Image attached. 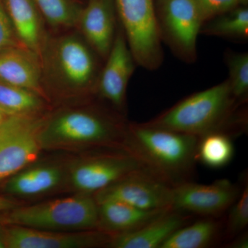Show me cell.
<instances>
[{
	"label": "cell",
	"instance_id": "cell-4",
	"mask_svg": "<svg viewBox=\"0 0 248 248\" xmlns=\"http://www.w3.org/2000/svg\"><path fill=\"white\" fill-rule=\"evenodd\" d=\"M127 127L95 112L67 111L46 122L41 133V144L45 149L123 147Z\"/></svg>",
	"mask_w": 248,
	"mask_h": 248
},
{
	"label": "cell",
	"instance_id": "cell-13",
	"mask_svg": "<svg viewBox=\"0 0 248 248\" xmlns=\"http://www.w3.org/2000/svg\"><path fill=\"white\" fill-rule=\"evenodd\" d=\"M190 218V215L169 209L138 229L112 235L107 247L160 248L174 232L187 225Z\"/></svg>",
	"mask_w": 248,
	"mask_h": 248
},
{
	"label": "cell",
	"instance_id": "cell-3",
	"mask_svg": "<svg viewBox=\"0 0 248 248\" xmlns=\"http://www.w3.org/2000/svg\"><path fill=\"white\" fill-rule=\"evenodd\" d=\"M0 217L4 226H17L58 232L98 230L99 205L88 194L17 206Z\"/></svg>",
	"mask_w": 248,
	"mask_h": 248
},
{
	"label": "cell",
	"instance_id": "cell-14",
	"mask_svg": "<svg viewBox=\"0 0 248 248\" xmlns=\"http://www.w3.org/2000/svg\"><path fill=\"white\" fill-rule=\"evenodd\" d=\"M0 79L46 98L41 82L40 65L36 54L23 46L0 52Z\"/></svg>",
	"mask_w": 248,
	"mask_h": 248
},
{
	"label": "cell",
	"instance_id": "cell-29",
	"mask_svg": "<svg viewBox=\"0 0 248 248\" xmlns=\"http://www.w3.org/2000/svg\"><path fill=\"white\" fill-rule=\"evenodd\" d=\"M17 206H19V204L16 203V202L10 200V199L0 196V213L8 211V210H11V209H14Z\"/></svg>",
	"mask_w": 248,
	"mask_h": 248
},
{
	"label": "cell",
	"instance_id": "cell-28",
	"mask_svg": "<svg viewBox=\"0 0 248 248\" xmlns=\"http://www.w3.org/2000/svg\"><path fill=\"white\" fill-rule=\"evenodd\" d=\"M16 46H23L16 36L14 27L5 9L4 3L0 0V52L5 49Z\"/></svg>",
	"mask_w": 248,
	"mask_h": 248
},
{
	"label": "cell",
	"instance_id": "cell-16",
	"mask_svg": "<svg viewBox=\"0 0 248 248\" xmlns=\"http://www.w3.org/2000/svg\"><path fill=\"white\" fill-rule=\"evenodd\" d=\"M56 59L62 77L72 87L84 89L92 82L94 59L81 41L74 37L63 39L58 45Z\"/></svg>",
	"mask_w": 248,
	"mask_h": 248
},
{
	"label": "cell",
	"instance_id": "cell-30",
	"mask_svg": "<svg viewBox=\"0 0 248 248\" xmlns=\"http://www.w3.org/2000/svg\"><path fill=\"white\" fill-rule=\"evenodd\" d=\"M230 248H248V235H243L239 236L237 239L233 241L231 245Z\"/></svg>",
	"mask_w": 248,
	"mask_h": 248
},
{
	"label": "cell",
	"instance_id": "cell-6",
	"mask_svg": "<svg viewBox=\"0 0 248 248\" xmlns=\"http://www.w3.org/2000/svg\"><path fill=\"white\" fill-rule=\"evenodd\" d=\"M46 122L37 113L9 115L0 122V182L20 172L38 157Z\"/></svg>",
	"mask_w": 248,
	"mask_h": 248
},
{
	"label": "cell",
	"instance_id": "cell-20",
	"mask_svg": "<svg viewBox=\"0 0 248 248\" xmlns=\"http://www.w3.org/2000/svg\"><path fill=\"white\" fill-rule=\"evenodd\" d=\"M219 231V223L213 218H204L178 229L160 248H207L217 240Z\"/></svg>",
	"mask_w": 248,
	"mask_h": 248
},
{
	"label": "cell",
	"instance_id": "cell-8",
	"mask_svg": "<svg viewBox=\"0 0 248 248\" xmlns=\"http://www.w3.org/2000/svg\"><path fill=\"white\" fill-rule=\"evenodd\" d=\"M172 186L147 169L125 176L95 193L97 203L106 200L124 202L142 210L171 209Z\"/></svg>",
	"mask_w": 248,
	"mask_h": 248
},
{
	"label": "cell",
	"instance_id": "cell-25",
	"mask_svg": "<svg viewBox=\"0 0 248 248\" xmlns=\"http://www.w3.org/2000/svg\"><path fill=\"white\" fill-rule=\"evenodd\" d=\"M37 9L52 25L71 27L78 22L79 13L69 0H33Z\"/></svg>",
	"mask_w": 248,
	"mask_h": 248
},
{
	"label": "cell",
	"instance_id": "cell-27",
	"mask_svg": "<svg viewBox=\"0 0 248 248\" xmlns=\"http://www.w3.org/2000/svg\"><path fill=\"white\" fill-rule=\"evenodd\" d=\"M203 22L232 11L241 4V0H193Z\"/></svg>",
	"mask_w": 248,
	"mask_h": 248
},
{
	"label": "cell",
	"instance_id": "cell-7",
	"mask_svg": "<svg viewBox=\"0 0 248 248\" xmlns=\"http://www.w3.org/2000/svg\"><path fill=\"white\" fill-rule=\"evenodd\" d=\"M156 14L162 40L183 61L195 62L204 22L193 0H159Z\"/></svg>",
	"mask_w": 248,
	"mask_h": 248
},
{
	"label": "cell",
	"instance_id": "cell-22",
	"mask_svg": "<svg viewBox=\"0 0 248 248\" xmlns=\"http://www.w3.org/2000/svg\"><path fill=\"white\" fill-rule=\"evenodd\" d=\"M201 33L235 40H246L248 36V10L237 7L204 23Z\"/></svg>",
	"mask_w": 248,
	"mask_h": 248
},
{
	"label": "cell",
	"instance_id": "cell-32",
	"mask_svg": "<svg viewBox=\"0 0 248 248\" xmlns=\"http://www.w3.org/2000/svg\"><path fill=\"white\" fill-rule=\"evenodd\" d=\"M9 115L8 114H6V112H4V111H3L1 110V108H0V121H2L4 120L5 117H6V116Z\"/></svg>",
	"mask_w": 248,
	"mask_h": 248
},
{
	"label": "cell",
	"instance_id": "cell-24",
	"mask_svg": "<svg viewBox=\"0 0 248 248\" xmlns=\"http://www.w3.org/2000/svg\"><path fill=\"white\" fill-rule=\"evenodd\" d=\"M226 63L228 79L232 97L238 104L246 103L248 96V54L228 53Z\"/></svg>",
	"mask_w": 248,
	"mask_h": 248
},
{
	"label": "cell",
	"instance_id": "cell-2",
	"mask_svg": "<svg viewBox=\"0 0 248 248\" xmlns=\"http://www.w3.org/2000/svg\"><path fill=\"white\" fill-rule=\"evenodd\" d=\"M239 104L228 79L195 93L145 123L151 126L201 137L213 132L228 133L226 127Z\"/></svg>",
	"mask_w": 248,
	"mask_h": 248
},
{
	"label": "cell",
	"instance_id": "cell-23",
	"mask_svg": "<svg viewBox=\"0 0 248 248\" xmlns=\"http://www.w3.org/2000/svg\"><path fill=\"white\" fill-rule=\"evenodd\" d=\"M42 107L40 96L0 79V108L8 115L37 113Z\"/></svg>",
	"mask_w": 248,
	"mask_h": 248
},
{
	"label": "cell",
	"instance_id": "cell-10",
	"mask_svg": "<svg viewBox=\"0 0 248 248\" xmlns=\"http://www.w3.org/2000/svg\"><path fill=\"white\" fill-rule=\"evenodd\" d=\"M141 169H146L125 150L122 154L98 155L81 161L72 169L70 181L77 190L90 195Z\"/></svg>",
	"mask_w": 248,
	"mask_h": 248
},
{
	"label": "cell",
	"instance_id": "cell-11",
	"mask_svg": "<svg viewBox=\"0 0 248 248\" xmlns=\"http://www.w3.org/2000/svg\"><path fill=\"white\" fill-rule=\"evenodd\" d=\"M112 235L99 230L58 232L7 226L5 228L8 248H86L107 246Z\"/></svg>",
	"mask_w": 248,
	"mask_h": 248
},
{
	"label": "cell",
	"instance_id": "cell-18",
	"mask_svg": "<svg viewBox=\"0 0 248 248\" xmlns=\"http://www.w3.org/2000/svg\"><path fill=\"white\" fill-rule=\"evenodd\" d=\"M4 5L19 42L40 55L42 29L38 9L33 0H4Z\"/></svg>",
	"mask_w": 248,
	"mask_h": 248
},
{
	"label": "cell",
	"instance_id": "cell-9",
	"mask_svg": "<svg viewBox=\"0 0 248 248\" xmlns=\"http://www.w3.org/2000/svg\"><path fill=\"white\" fill-rule=\"evenodd\" d=\"M240 188L226 179L211 184L184 183L173 187L171 209L204 217H217L237 200Z\"/></svg>",
	"mask_w": 248,
	"mask_h": 248
},
{
	"label": "cell",
	"instance_id": "cell-15",
	"mask_svg": "<svg viewBox=\"0 0 248 248\" xmlns=\"http://www.w3.org/2000/svg\"><path fill=\"white\" fill-rule=\"evenodd\" d=\"M115 10L113 0H90L78 19L90 45L104 58L115 40Z\"/></svg>",
	"mask_w": 248,
	"mask_h": 248
},
{
	"label": "cell",
	"instance_id": "cell-12",
	"mask_svg": "<svg viewBox=\"0 0 248 248\" xmlns=\"http://www.w3.org/2000/svg\"><path fill=\"white\" fill-rule=\"evenodd\" d=\"M98 81V91L117 108L124 107L127 87L137 64L123 31H118Z\"/></svg>",
	"mask_w": 248,
	"mask_h": 248
},
{
	"label": "cell",
	"instance_id": "cell-19",
	"mask_svg": "<svg viewBox=\"0 0 248 248\" xmlns=\"http://www.w3.org/2000/svg\"><path fill=\"white\" fill-rule=\"evenodd\" d=\"M61 170L53 166H41L22 170L6 180L4 191L22 197L41 195L53 190L62 179Z\"/></svg>",
	"mask_w": 248,
	"mask_h": 248
},
{
	"label": "cell",
	"instance_id": "cell-5",
	"mask_svg": "<svg viewBox=\"0 0 248 248\" xmlns=\"http://www.w3.org/2000/svg\"><path fill=\"white\" fill-rule=\"evenodd\" d=\"M129 48L137 64L157 69L163 62L162 37L153 0H113Z\"/></svg>",
	"mask_w": 248,
	"mask_h": 248
},
{
	"label": "cell",
	"instance_id": "cell-33",
	"mask_svg": "<svg viewBox=\"0 0 248 248\" xmlns=\"http://www.w3.org/2000/svg\"><path fill=\"white\" fill-rule=\"evenodd\" d=\"M1 122V121H0V122Z\"/></svg>",
	"mask_w": 248,
	"mask_h": 248
},
{
	"label": "cell",
	"instance_id": "cell-26",
	"mask_svg": "<svg viewBox=\"0 0 248 248\" xmlns=\"http://www.w3.org/2000/svg\"><path fill=\"white\" fill-rule=\"evenodd\" d=\"M231 210L227 220V239L239 234L248 225V186L245 184L239 197L231 205Z\"/></svg>",
	"mask_w": 248,
	"mask_h": 248
},
{
	"label": "cell",
	"instance_id": "cell-1",
	"mask_svg": "<svg viewBox=\"0 0 248 248\" xmlns=\"http://www.w3.org/2000/svg\"><path fill=\"white\" fill-rule=\"evenodd\" d=\"M200 138L143 124L127 127L123 148L172 187L190 182Z\"/></svg>",
	"mask_w": 248,
	"mask_h": 248
},
{
	"label": "cell",
	"instance_id": "cell-21",
	"mask_svg": "<svg viewBox=\"0 0 248 248\" xmlns=\"http://www.w3.org/2000/svg\"><path fill=\"white\" fill-rule=\"evenodd\" d=\"M234 153V145L229 134L213 132L200 138L197 160L211 169H221L231 162Z\"/></svg>",
	"mask_w": 248,
	"mask_h": 248
},
{
	"label": "cell",
	"instance_id": "cell-31",
	"mask_svg": "<svg viewBox=\"0 0 248 248\" xmlns=\"http://www.w3.org/2000/svg\"><path fill=\"white\" fill-rule=\"evenodd\" d=\"M4 225L0 222V248H6V241H5V228Z\"/></svg>",
	"mask_w": 248,
	"mask_h": 248
},
{
	"label": "cell",
	"instance_id": "cell-17",
	"mask_svg": "<svg viewBox=\"0 0 248 248\" xmlns=\"http://www.w3.org/2000/svg\"><path fill=\"white\" fill-rule=\"evenodd\" d=\"M99 205L98 230L111 235L122 234L141 228L166 210H142L124 202L106 200Z\"/></svg>",
	"mask_w": 248,
	"mask_h": 248
}]
</instances>
